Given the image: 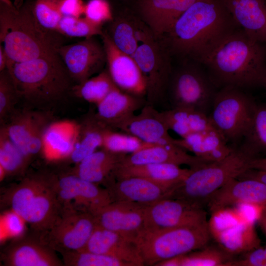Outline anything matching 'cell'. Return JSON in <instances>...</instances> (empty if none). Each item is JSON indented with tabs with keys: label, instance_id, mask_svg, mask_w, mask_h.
Instances as JSON below:
<instances>
[{
	"label": "cell",
	"instance_id": "db71d44e",
	"mask_svg": "<svg viewBox=\"0 0 266 266\" xmlns=\"http://www.w3.org/2000/svg\"><path fill=\"white\" fill-rule=\"evenodd\" d=\"M264 247H265V250H266V244L264 246Z\"/></svg>",
	"mask_w": 266,
	"mask_h": 266
},
{
	"label": "cell",
	"instance_id": "ee69618b",
	"mask_svg": "<svg viewBox=\"0 0 266 266\" xmlns=\"http://www.w3.org/2000/svg\"><path fill=\"white\" fill-rule=\"evenodd\" d=\"M85 17L100 25L112 19V13L106 0H90L85 4Z\"/></svg>",
	"mask_w": 266,
	"mask_h": 266
},
{
	"label": "cell",
	"instance_id": "f35d334b",
	"mask_svg": "<svg viewBox=\"0 0 266 266\" xmlns=\"http://www.w3.org/2000/svg\"><path fill=\"white\" fill-rule=\"evenodd\" d=\"M64 264L67 266H130L110 255L82 251L62 253Z\"/></svg>",
	"mask_w": 266,
	"mask_h": 266
},
{
	"label": "cell",
	"instance_id": "e575fe53",
	"mask_svg": "<svg viewBox=\"0 0 266 266\" xmlns=\"http://www.w3.org/2000/svg\"><path fill=\"white\" fill-rule=\"evenodd\" d=\"M238 146L254 157L266 154V102L257 103L249 127Z\"/></svg>",
	"mask_w": 266,
	"mask_h": 266
},
{
	"label": "cell",
	"instance_id": "8d00e7d4",
	"mask_svg": "<svg viewBox=\"0 0 266 266\" xmlns=\"http://www.w3.org/2000/svg\"><path fill=\"white\" fill-rule=\"evenodd\" d=\"M31 159L10 139L4 127L0 129V166L7 175L22 173Z\"/></svg>",
	"mask_w": 266,
	"mask_h": 266
},
{
	"label": "cell",
	"instance_id": "bcb514c9",
	"mask_svg": "<svg viewBox=\"0 0 266 266\" xmlns=\"http://www.w3.org/2000/svg\"><path fill=\"white\" fill-rule=\"evenodd\" d=\"M85 4L82 0H61L60 8L63 16L79 17L84 14Z\"/></svg>",
	"mask_w": 266,
	"mask_h": 266
},
{
	"label": "cell",
	"instance_id": "d6986e66",
	"mask_svg": "<svg viewBox=\"0 0 266 266\" xmlns=\"http://www.w3.org/2000/svg\"><path fill=\"white\" fill-rule=\"evenodd\" d=\"M199 0H138L142 20L157 38L166 34L176 20Z\"/></svg>",
	"mask_w": 266,
	"mask_h": 266
},
{
	"label": "cell",
	"instance_id": "7bdbcfd3",
	"mask_svg": "<svg viewBox=\"0 0 266 266\" xmlns=\"http://www.w3.org/2000/svg\"><path fill=\"white\" fill-rule=\"evenodd\" d=\"M61 0H37L33 8L38 23L44 28L57 32L63 16L60 8Z\"/></svg>",
	"mask_w": 266,
	"mask_h": 266
},
{
	"label": "cell",
	"instance_id": "836d02e7",
	"mask_svg": "<svg viewBox=\"0 0 266 266\" xmlns=\"http://www.w3.org/2000/svg\"><path fill=\"white\" fill-rule=\"evenodd\" d=\"M107 128L95 114L88 116L80 124L79 136L68 159L77 164L98 148H101L103 132Z\"/></svg>",
	"mask_w": 266,
	"mask_h": 266
},
{
	"label": "cell",
	"instance_id": "3957f363",
	"mask_svg": "<svg viewBox=\"0 0 266 266\" xmlns=\"http://www.w3.org/2000/svg\"><path fill=\"white\" fill-rule=\"evenodd\" d=\"M6 69L25 107L42 109L61 100L72 87L73 81L58 54L13 63Z\"/></svg>",
	"mask_w": 266,
	"mask_h": 266
},
{
	"label": "cell",
	"instance_id": "4dcf8cb0",
	"mask_svg": "<svg viewBox=\"0 0 266 266\" xmlns=\"http://www.w3.org/2000/svg\"><path fill=\"white\" fill-rule=\"evenodd\" d=\"M255 221L246 220L234 225L218 230H210L217 244L235 256L248 252L261 246Z\"/></svg>",
	"mask_w": 266,
	"mask_h": 266
},
{
	"label": "cell",
	"instance_id": "7c38bea8",
	"mask_svg": "<svg viewBox=\"0 0 266 266\" xmlns=\"http://www.w3.org/2000/svg\"><path fill=\"white\" fill-rule=\"evenodd\" d=\"M63 206L89 212L93 215L112 202L107 188L85 180L70 172L49 176Z\"/></svg>",
	"mask_w": 266,
	"mask_h": 266
},
{
	"label": "cell",
	"instance_id": "d6a6232c",
	"mask_svg": "<svg viewBox=\"0 0 266 266\" xmlns=\"http://www.w3.org/2000/svg\"><path fill=\"white\" fill-rule=\"evenodd\" d=\"M219 245H209L160 263L163 266H229L234 259Z\"/></svg>",
	"mask_w": 266,
	"mask_h": 266
},
{
	"label": "cell",
	"instance_id": "8992f818",
	"mask_svg": "<svg viewBox=\"0 0 266 266\" xmlns=\"http://www.w3.org/2000/svg\"><path fill=\"white\" fill-rule=\"evenodd\" d=\"M6 201L12 211L40 233L54 225L63 208L45 175L26 177L11 189Z\"/></svg>",
	"mask_w": 266,
	"mask_h": 266
},
{
	"label": "cell",
	"instance_id": "9c48e42d",
	"mask_svg": "<svg viewBox=\"0 0 266 266\" xmlns=\"http://www.w3.org/2000/svg\"><path fill=\"white\" fill-rule=\"evenodd\" d=\"M218 89L200 63L185 60L172 71L167 92L171 108H190L208 115Z\"/></svg>",
	"mask_w": 266,
	"mask_h": 266
},
{
	"label": "cell",
	"instance_id": "ab89813d",
	"mask_svg": "<svg viewBox=\"0 0 266 266\" xmlns=\"http://www.w3.org/2000/svg\"><path fill=\"white\" fill-rule=\"evenodd\" d=\"M109 35L114 45L121 51L133 56L139 43L136 38V27L125 19L116 20Z\"/></svg>",
	"mask_w": 266,
	"mask_h": 266
},
{
	"label": "cell",
	"instance_id": "b9f144b4",
	"mask_svg": "<svg viewBox=\"0 0 266 266\" xmlns=\"http://www.w3.org/2000/svg\"><path fill=\"white\" fill-rule=\"evenodd\" d=\"M20 100L11 75L7 69L0 72V122L3 124L16 109Z\"/></svg>",
	"mask_w": 266,
	"mask_h": 266
},
{
	"label": "cell",
	"instance_id": "681fc988",
	"mask_svg": "<svg viewBox=\"0 0 266 266\" xmlns=\"http://www.w3.org/2000/svg\"><path fill=\"white\" fill-rule=\"evenodd\" d=\"M9 62V58L3 45H0V72L7 68Z\"/></svg>",
	"mask_w": 266,
	"mask_h": 266
},
{
	"label": "cell",
	"instance_id": "1f68e13d",
	"mask_svg": "<svg viewBox=\"0 0 266 266\" xmlns=\"http://www.w3.org/2000/svg\"><path fill=\"white\" fill-rule=\"evenodd\" d=\"M159 114L169 130L181 138L214 128L208 115L194 109L171 108L159 112Z\"/></svg>",
	"mask_w": 266,
	"mask_h": 266
},
{
	"label": "cell",
	"instance_id": "ffe728a7",
	"mask_svg": "<svg viewBox=\"0 0 266 266\" xmlns=\"http://www.w3.org/2000/svg\"><path fill=\"white\" fill-rule=\"evenodd\" d=\"M80 251L110 255L130 266H144L135 241L97 224L86 245Z\"/></svg>",
	"mask_w": 266,
	"mask_h": 266
},
{
	"label": "cell",
	"instance_id": "f6af8a7d",
	"mask_svg": "<svg viewBox=\"0 0 266 266\" xmlns=\"http://www.w3.org/2000/svg\"><path fill=\"white\" fill-rule=\"evenodd\" d=\"M22 221H24L19 215L11 210L5 215L1 220L2 228L5 233L10 236L18 235L23 230ZM25 222V221H24Z\"/></svg>",
	"mask_w": 266,
	"mask_h": 266
},
{
	"label": "cell",
	"instance_id": "83f0119b",
	"mask_svg": "<svg viewBox=\"0 0 266 266\" xmlns=\"http://www.w3.org/2000/svg\"><path fill=\"white\" fill-rule=\"evenodd\" d=\"M54 251L39 238L26 239L7 249L2 255V261L8 266H63Z\"/></svg>",
	"mask_w": 266,
	"mask_h": 266
},
{
	"label": "cell",
	"instance_id": "7402d4cb",
	"mask_svg": "<svg viewBox=\"0 0 266 266\" xmlns=\"http://www.w3.org/2000/svg\"><path fill=\"white\" fill-rule=\"evenodd\" d=\"M118 129L132 134L142 141L152 144L174 143L169 129L155 107L146 104L137 114L123 122Z\"/></svg>",
	"mask_w": 266,
	"mask_h": 266
},
{
	"label": "cell",
	"instance_id": "11a10c76",
	"mask_svg": "<svg viewBox=\"0 0 266 266\" xmlns=\"http://www.w3.org/2000/svg\"><path fill=\"white\" fill-rule=\"evenodd\" d=\"M265 87L266 88V85Z\"/></svg>",
	"mask_w": 266,
	"mask_h": 266
},
{
	"label": "cell",
	"instance_id": "8fae6325",
	"mask_svg": "<svg viewBox=\"0 0 266 266\" xmlns=\"http://www.w3.org/2000/svg\"><path fill=\"white\" fill-rule=\"evenodd\" d=\"M153 35L142 41L132 57L138 65L146 85V104L155 107L167 92L172 69L170 55Z\"/></svg>",
	"mask_w": 266,
	"mask_h": 266
},
{
	"label": "cell",
	"instance_id": "2e32d148",
	"mask_svg": "<svg viewBox=\"0 0 266 266\" xmlns=\"http://www.w3.org/2000/svg\"><path fill=\"white\" fill-rule=\"evenodd\" d=\"M102 37L107 71L115 85L128 94L146 97L145 80L133 58L120 50L108 34L103 33Z\"/></svg>",
	"mask_w": 266,
	"mask_h": 266
},
{
	"label": "cell",
	"instance_id": "44dd1931",
	"mask_svg": "<svg viewBox=\"0 0 266 266\" xmlns=\"http://www.w3.org/2000/svg\"><path fill=\"white\" fill-rule=\"evenodd\" d=\"M237 28L266 43V0H222Z\"/></svg>",
	"mask_w": 266,
	"mask_h": 266
},
{
	"label": "cell",
	"instance_id": "f907efd6",
	"mask_svg": "<svg viewBox=\"0 0 266 266\" xmlns=\"http://www.w3.org/2000/svg\"><path fill=\"white\" fill-rule=\"evenodd\" d=\"M257 222L263 232L266 235V206L263 207Z\"/></svg>",
	"mask_w": 266,
	"mask_h": 266
},
{
	"label": "cell",
	"instance_id": "52a82bcc",
	"mask_svg": "<svg viewBox=\"0 0 266 266\" xmlns=\"http://www.w3.org/2000/svg\"><path fill=\"white\" fill-rule=\"evenodd\" d=\"M211 237L208 222L195 226L144 230L135 242L144 266L160 263L207 245Z\"/></svg>",
	"mask_w": 266,
	"mask_h": 266
},
{
	"label": "cell",
	"instance_id": "5b68a950",
	"mask_svg": "<svg viewBox=\"0 0 266 266\" xmlns=\"http://www.w3.org/2000/svg\"><path fill=\"white\" fill-rule=\"evenodd\" d=\"M254 158L239 146L234 147L223 159L192 168L190 173L167 197L204 207L215 191L250 169V162Z\"/></svg>",
	"mask_w": 266,
	"mask_h": 266
},
{
	"label": "cell",
	"instance_id": "4fadbf2b",
	"mask_svg": "<svg viewBox=\"0 0 266 266\" xmlns=\"http://www.w3.org/2000/svg\"><path fill=\"white\" fill-rule=\"evenodd\" d=\"M52 121L50 113L24 107L16 109L2 125L10 139L31 160L41 153L44 131Z\"/></svg>",
	"mask_w": 266,
	"mask_h": 266
},
{
	"label": "cell",
	"instance_id": "f1b7e54d",
	"mask_svg": "<svg viewBox=\"0 0 266 266\" xmlns=\"http://www.w3.org/2000/svg\"><path fill=\"white\" fill-rule=\"evenodd\" d=\"M174 143L209 163L223 159L234 147L215 128L175 139Z\"/></svg>",
	"mask_w": 266,
	"mask_h": 266
},
{
	"label": "cell",
	"instance_id": "f546056e",
	"mask_svg": "<svg viewBox=\"0 0 266 266\" xmlns=\"http://www.w3.org/2000/svg\"><path fill=\"white\" fill-rule=\"evenodd\" d=\"M191 171V168H183L171 164L120 166L116 171L115 179L131 176L142 177L167 189L170 193Z\"/></svg>",
	"mask_w": 266,
	"mask_h": 266
},
{
	"label": "cell",
	"instance_id": "ac0fdd59",
	"mask_svg": "<svg viewBox=\"0 0 266 266\" xmlns=\"http://www.w3.org/2000/svg\"><path fill=\"white\" fill-rule=\"evenodd\" d=\"M242 204L266 206V185L254 179H232L209 198L205 206L212 214Z\"/></svg>",
	"mask_w": 266,
	"mask_h": 266
},
{
	"label": "cell",
	"instance_id": "484cf974",
	"mask_svg": "<svg viewBox=\"0 0 266 266\" xmlns=\"http://www.w3.org/2000/svg\"><path fill=\"white\" fill-rule=\"evenodd\" d=\"M146 104L144 98L116 88L97 105L96 118L108 128L115 130Z\"/></svg>",
	"mask_w": 266,
	"mask_h": 266
},
{
	"label": "cell",
	"instance_id": "4316f807",
	"mask_svg": "<svg viewBox=\"0 0 266 266\" xmlns=\"http://www.w3.org/2000/svg\"><path fill=\"white\" fill-rule=\"evenodd\" d=\"M127 154L113 153L101 148L76 164L70 173L88 181L107 187L115 179V173Z\"/></svg>",
	"mask_w": 266,
	"mask_h": 266
},
{
	"label": "cell",
	"instance_id": "d4e9b609",
	"mask_svg": "<svg viewBox=\"0 0 266 266\" xmlns=\"http://www.w3.org/2000/svg\"><path fill=\"white\" fill-rule=\"evenodd\" d=\"M80 131V124L69 120L52 121L43 136L41 155L48 161L68 159Z\"/></svg>",
	"mask_w": 266,
	"mask_h": 266
},
{
	"label": "cell",
	"instance_id": "30bf717a",
	"mask_svg": "<svg viewBox=\"0 0 266 266\" xmlns=\"http://www.w3.org/2000/svg\"><path fill=\"white\" fill-rule=\"evenodd\" d=\"M96 225L92 213L63 206L54 225L48 230L40 233L39 239L61 254L80 251L86 245Z\"/></svg>",
	"mask_w": 266,
	"mask_h": 266
},
{
	"label": "cell",
	"instance_id": "74e56055",
	"mask_svg": "<svg viewBox=\"0 0 266 266\" xmlns=\"http://www.w3.org/2000/svg\"><path fill=\"white\" fill-rule=\"evenodd\" d=\"M151 145L132 134L107 128L103 132L101 148L113 153L128 155Z\"/></svg>",
	"mask_w": 266,
	"mask_h": 266
},
{
	"label": "cell",
	"instance_id": "277c9868",
	"mask_svg": "<svg viewBox=\"0 0 266 266\" xmlns=\"http://www.w3.org/2000/svg\"><path fill=\"white\" fill-rule=\"evenodd\" d=\"M53 32L38 23L33 9L0 3V40L9 58L8 66L57 54L62 44Z\"/></svg>",
	"mask_w": 266,
	"mask_h": 266
},
{
	"label": "cell",
	"instance_id": "603a6c76",
	"mask_svg": "<svg viewBox=\"0 0 266 266\" xmlns=\"http://www.w3.org/2000/svg\"><path fill=\"white\" fill-rule=\"evenodd\" d=\"M209 162L192 155L174 143L152 144L134 153L127 155L121 166L149 164H171L187 165L191 168L203 166Z\"/></svg>",
	"mask_w": 266,
	"mask_h": 266
},
{
	"label": "cell",
	"instance_id": "ba28073f",
	"mask_svg": "<svg viewBox=\"0 0 266 266\" xmlns=\"http://www.w3.org/2000/svg\"><path fill=\"white\" fill-rule=\"evenodd\" d=\"M257 104L244 89L223 87L215 95L208 117L228 143L236 147L249 127Z\"/></svg>",
	"mask_w": 266,
	"mask_h": 266
},
{
	"label": "cell",
	"instance_id": "60d3db41",
	"mask_svg": "<svg viewBox=\"0 0 266 266\" xmlns=\"http://www.w3.org/2000/svg\"><path fill=\"white\" fill-rule=\"evenodd\" d=\"M57 32L68 36L85 38L103 34L101 26L93 23L85 17L63 16Z\"/></svg>",
	"mask_w": 266,
	"mask_h": 266
},
{
	"label": "cell",
	"instance_id": "e0dca14e",
	"mask_svg": "<svg viewBox=\"0 0 266 266\" xmlns=\"http://www.w3.org/2000/svg\"><path fill=\"white\" fill-rule=\"evenodd\" d=\"M146 206L127 202L112 201L94 214L97 224L135 241L145 229Z\"/></svg>",
	"mask_w": 266,
	"mask_h": 266
},
{
	"label": "cell",
	"instance_id": "c3c4849f",
	"mask_svg": "<svg viewBox=\"0 0 266 266\" xmlns=\"http://www.w3.org/2000/svg\"><path fill=\"white\" fill-rule=\"evenodd\" d=\"M250 169L266 171V157L253 158L250 162Z\"/></svg>",
	"mask_w": 266,
	"mask_h": 266
},
{
	"label": "cell",
	"instance_id": "816d5d0a",
	"mask_svg": "<svg viewBox=\"0 0 266 266\" xmlns=\"http://www.w3.org/2000/svg\"><path fill=\"white\" fill-rule=\"evenodd\" d=\"M0 3L5 4L10 7H15L11 2L10 0H0Z\"/></svg>",
	"mask_w": 266,
	"mask_h": 266
},
{
	"label": "cell",
	"instance_id": "6da1fadb",
	"mask_svg": "<svg viewBox=\"0 0 266 266\" xmlns=\"http://www.w3.org/2000/svg\"><path fill=\"white\" fill-rule=\"evenodd\" d=\"M237 28L222 0H199L162 37V45L170 56L199 62Z\"/></svg>",
	"mask_w": 266,
	"mask_h": 266
},
{
	"label": "cell",
	"instance_id": "d590c367",
	"mask_svg": "<svg viewBox=\"0 0 266 266\" xmlns=\"http://www.w3.org/2000/svg\"><path fill=\"white\" fill-rule=\"evenodd\" d=\"M116 88L107 70H105L72 86L71 91L76 97L97 105Z\"/></svg>",
	"mask_w": 266,
	"mask_h": 266
},
{
	"label": "cell",
	"instance_id": "9a60e30c",
	"mask_svg": "<svg viewBox=\"0 0 266 266\" xmlns=\"http://www.w3.org/2000/svg\"><path fill=\"white\" fill-rule=\"evenodd\" d=\"M57 53L76 84L91 77L106 63L103 45L93 37L73 44L62 45Z\"/></svg>",
	"mask_w": 266,
	"mask_h": 266
},
{
	"label": "cell",
	"instance_id": "7dc6e473",
	"mask_svg": "<svg viewBox=\"0 0 266 266\" xmlns=\"http://www.w3.org/2000/svg\"><path fill=\"white\" fill-rule=\"evenodd\" d=\"M238 178L256 179L261 181L266 185V171L249 169L240 175Z\"/></svg>",
	"mask_w": 266,
	"mask_h": 266
},
{
	"label": "cell",
	"instance_id": "cb8c5ba5",
	"mask_svg": "<svg viewBox=\"0 0 266 266\" xmlns=\"http://www.w3.org/2000/svg\"><path fill=\"white\" fill-rule=\"evenodd\" d=\"M107 188L112 201L147 206L169 193L167 189L148 179L136 176L115 179Z\"/></svg>",
	"mask_w": 266,
	"mask_h": 266
},
{
	"label": "cell",
	"instance_id": "f5cc1de1",
	"mask_svg": "<svg viewBox=\"0 0 266 266\" xmlns=\"http://www.w3.org/2000/svg\"><path fill=\"white\" fill-rule=\"evenodd\" d=\"M23 0H15V6L17 9H19L20 5L22 3Z\"/></svg>",
	"mask_w": 266,
	"mask_h": 266
},
{
	"label": "cell",
	"instance_id": "5bb4252c",
	"mask_svg": "<svg viewBox=\"0 0 266 266\" xmlns=\"http://www.w3.org/2000/svg\"><path fill=\"white\" fill-rule=\"evenodd\" d=\"M145 219V230L148 231L198 226L208 222L204 207L167 197L146 206Z\"/></svg>",
	"mask_w": 266,
	"mask_h": 266
},
{
	"label": "cell",
	"instance_id": "7a4b0ae2",
	"mask_svg": "<svg viewBox=\"0 0 266 266\" xmlns=\"http://www.w3.org/2000/svg\"><path fill=\"white\" fill-rule=\"evenodd\" d=\"M220 88L243 89L266 85V43L237 28L223 38L199 62Z\"/></svg>",
	"mask_w": 266,
	"mask_h": 266
}]
</instances>
